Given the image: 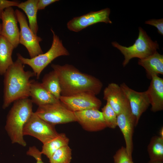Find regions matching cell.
Here are the masks:
<instances>
[{
  "label": "cell",
  "instance_id": "obj_1",
  "mask_svg": "<svg viewBox=\"0 0 163 163\" xmlns=\"http://www.w3.org/2000/svg\"><path fill=\"white\" fill-rule=\"evenodd\" d=\"M58 76L61 96H69L83 93L96 95L101 92L103 84L98 79L81 72L73 66L52 64Z\"/></svg>",
  "mask_w": 163,
  "mask_h": 163
},
{
  "label": "cell",
  "instance_id": "obj_2",
  "mask_svg": "<svg viewBox=\"0 0 163 163\" xmlns=\"http://www.w3.org/2000/svg\"><path fill=\"white\" fill-rule=\"evenodd\" d=\"M24 68V64L17 58L4 75V109L13 102L30 96V78L36 75L33 72L25 71Z\"/></svg>",
  "mask_w": 163,
  "mask_h": 163
},
{
  "label": "cell",
  "instance_id": "obj_3",
  "mask_svg": "<svg viewBox=\"0 0 163 163\" xmlns=\"http://www.w3.org/2000/svg\"><path fill=\"white\" fill-rule=\"evenodd\" d=\"M33 103L28 98L14 102L7 117L5 129L13 143L25 147L26 143L24 139V127L32 114Z\"/></svg>",
  "mask_w": 163,
  "mask_h": 163
},
{
  "label": "cell",
  "instance_id": "obj_4",
  "mask_svg": "<svg viewBox=\"0 0 163 163\" xmlns=\"http://www.w3.org/2000/svg\"><path fill=\"white\" fill-rule=\"evenodd\" d=\"M139 34L137 39L131 46L127 47L120 45L117 42H112V45L120 50L123 55V67L130 60L134 58L139 59L145 58L152 54L159 49L157 41H153L146 32L141 27L139 28Z\"/></svg>",
  "mask_w": 163,
  "mask_h": 163
},
{
  "label": "cell",
  "instance_id": "obj_5",
  "mask_svg": "<svg viewBox=\"0 0 163 163\" xmlns=\"http://www.w3.org/2000/svg\"><path fill=\"white\" fill-rule=\"evenodd\" d=\"M51 30L53 34V40L50 48L47 52L30 59L25 58L20 54H17L18 58L24 65H27L32 69L38 79L43 70L54 59L60 56L69 55L62 40L52 29Z\"/></svg>",
  "mask_w": 163,
  "mask_h": 163
},
{
  "label": "cell",
  "instance_id": "obj_6",
  "mask_svg": "<svg viewBox=\"0 0 163 163\" xmlns=\"http://www.w3.org/2000/svg\"><path fill=\"white\" fill-rule=\"evenodd\" d=\"M40 118L54 125L77 121L74 112L60 101L38 106L35 112Z\"/></svg>",
  "mask_w": 163,
  "mask_h": 163
},
{
  "label": "cell",
  "instance_id": "obj_7",
  "mask_svg": "<svg viewBox=\"0 0 163 163\" xmlns=\"http://www.w3.org/2000/svg\"><path fill=\"white\" fill-rule=\"evenodd\" d=\"M23 135L33 136L45 143L56 137L59 134L55 126L40 118L33 112L25 124Z\"/></svg>",
  "mask_w": 163,
  "mask_h": 163
},
{
  "label": "cell",
  "instance_id": "obj_8",
  "mask_svg": "<svg viewBox=\"0 0 163 163\" xmlns=\"http://www.w3.org/2000/svg\"><path fill=\"white\" fill-rule=\"evenodd\" d=\"M20 28L19 43L27 50L30 58L43 53L39 43L42 38L35 34L30 29L24 14L20 10L15 11Z\"/></svg>",
  "mask_w": 163,
  "mask_h": 163
},
{
  "label": "cell",
  "instance_id": "obj_9",
  "mask_svg": "<svg viewBox=\"0 0 163 163\" xmlns=\"http://www.w3.org/2000/svg\"><path fill=\"white\" fill-rule=\"evenodd\" d=\"M59 100L67 109L74 112L90 109L99 110L102 105V102L96 95L87 93L61 96Z\"/></svg>",
  "mask_w": 163,
  "mask_h": 163
},
{
  "label": "cell",
  "instance_id": "obj_10",
  "mask_svg": "<svg viewBox=\"0 0 163 163\" xmlns=\"http://www.w3.org/2000/svg\"><path fill=\"white\" fill-rule=\"evenodd\" d=\"M110 11L105 8L99 11H91L85 15L73 18L67 24L70 30L78 32L86 27L99 22L112 24L109 16Z\"/></svg>",
  "mask_w": 163,
  "mask_h": 163
},
{
  "label": "cell",
  "instance_id": "obj_11",
  "mask_svg": "<svg viewBox=\"0 0 163 163\" xmlns=\"http://www.w3.org/2000/svg\"><path fill=\"white\" fill-rule=\"evenodd\" d=\"M120 85L128 99L132 113L135 119L136 126L142 115L150 105L146 92L135 91L124 83Z\"/></svg>",
  "mask_w": 163,
  "mask_h": 163
},
{
  "label": "cell",
  "instance_id": "obj_12",
  "mask_svg": "<svg viewBox=\"0 0 163 163\" xmlns=\"http://www.w3.org/2000/svg\"><path fill=\"white\" fill-rule=\"evenodd\" d=\"M1 35L5 37L14 48L18 45L20 33L18 26V20L15 11L12 7L2 11Z\"/></svg>",
  "mask_w": 163,
  "mask_h": 163
},
{
  "label": "cell",
  "instance_id": "obj_13",
  "mask_svg": "<svg viewBox=\"0 0 163 163\" xmlns=\"http://www.w3.org/2000/svg\"><path fill=\"white\" fill-rule=\"evenodd\" d=\"M117 126L125 139V148L129 156L132 157L133 150V136L135 120L129 104L117 115Z\"/></svg>",
  "mask_w": 163,
  "mask_h": 163
},
{
  "label": "cell",
  "instance_id": "obj_14",
  "mask_svg": "<svg viewBox=\"0 0 163 163\" xmlns=\"http://www.w3.org/2000/svg\"><path fill=\"white\" fill-rule=\"evenodd\" d=\"M77 122L85 130L97 132L107 127L101 111L90 109L74 112Z\"/></svg>",
  "mask_w": 163,
  "mask_h": 163
},
{
  "label": "cell",
  "instance_id": "obj_15",
  "mask_svg": "<svg viewBox=\"0 0 163 163\" xmlns=\"http://www.w3.org/2000/svg\"><path fill=\"white\" fill-rule=\"evenodd\" d=\"M103 98L108 102L117 115L129 103L120 85L114 83L109 84L104 90Z\"/></svg>",
  "mask_w": 163,
  "mask_h": 163
},
{
  "label": "cell",
  "instance_id": "obj_16",
  "mask_svg": "<svg viewBox=\"0 0 163 163\" xmlns=\"http://www.w3.org/2000/svg\"><path fill=\"white\" fill-rule=\"evenodd\" d=\"M151 79L146 91L151 106V110L155 112L163 110V79L156 75H153Z\"/></svg>",
  "mask_w": 163,
  "mask_h": 163
},
{
  "label": "cell",
  "instance_id": "obj_17",
  "mask_svg": "<svg viewBox=\"0 0 163 163\" xmlns=\"http://www.w3.org/2000/svg\"><path fill=\"white\" fill-rule=\"evenodd\" d=\"M31 101L38 106L60 101L49 92L41 83L31 80L30 88Z\"/></svg>",
  "mask_w": 163,
  "mask_h": 163
},
{
  "label": "cell",
  "instance_id": "obj_18",
  "mask_svg": "<svg viewBox=\"0 0 163 163\" xmlns=\"http://www.w3.org/2000/svg\"><path fill=\"white\" fill-rule=\"evenodd\" d=\"M138 64L144 68L150 79L153 75L163 74V55L157 51L147 57L139 59Z\"/></svg>",
  "mask_w": 163,
  "mask_h": 163
},
{
  "label": "cell",
  "instance_id": "obj_19",
  "mask_svg": "<svg viewBox=\"0 0 163 163\" xmlns=\"http://www.w3.org/2000/svg\"><path fill=\"white\" fill-rule=\"evenodd\" d=\"M14 48L5 37L0 36V75H4L13 64L12 55Z\"/></svg>",
  "mask_w": 163,
  "mask_h": 163
},
{
  "label": "cell",
  "instance_id": "obj_20",
  "mask_svg": "<svg viewBox=\"0 0 163 163\" xmlns=\"http://www.w3.org/2000/svg\"><path fill=\"white\" fill-rule=\"evenodd\" d=\"M38 0H28L20 3L17 7L23 10L26 14L29 23V27L37 35L38 27L37 21V5Z\"/></svg>",
  "mask_w": 163,
  "mask_h": 163
},
{
  "label": "cell",
  "instance_id": "obj_21",
  "mask_svg": "<svg viewBox=\"0 0 163 163\" xmlns=\"http://www.w3.org/2000/svg\"><path fill=\"white\" fill-rule=\"evenodd\" d=\"M69 141V139L65 133H59L55 138L43 144L41 152L49 158L58 149L68 145Z\"/></svg>",
  "mask_w": 163,
  "mask_h": 163
},
{
  "label": "cell",
  "instance_id": "obj_22",
  "mask_svg": "<svg viewBox=\"0 0 163 163\" xmlns=\"http://www.w3.org/2000/svg\"><path fill=\"white\" fill-rule=\"evenodd\" d=\"M41 83L49 92L59 100L61 96V88L58 76L55 71L53 70L46 74Z\"/></svg>",
  "mask_w": 163,
  "mask_h": 163
},
{
  "label": "cell",
  "instance_id": "obj_23",
  "mask_svg": "<svg viewBox=\"0 0 163 163\" xmlns=\"http://www.w3.org/2000/svg\"><path fill=\"white\" fill-rule=\"evenodd\" d=\"M150 160L163 161V138L152 137L147 146Z\"/></svg>",
  "mask_w": 163,
  "mask_h": 163
},
{
  "label": "cell",
  "instance_id": "obj_24",
  "mask_svg": "<svg viewBox=\"0 0 163 163\" xmlns=\"http://www.w3.org/2000/svg\"><path fill=\"white\" fill-rule=\"evenodd\" d=\"M72 151L68 145L61 147L49 158L50 163H70L72 158Z\"/></svg>",
  "mask_w": 163,
  "mask_h": 163
},
{
  "label": "cell",
  "instance_id": "obj_25",
  "mask_svg": "<svg viewBox=\"0 0 163 163\" xmlns=\"http://www.w3.org/2000/svg\"><path fill=\"white\" fill-rule=\"evenodd\" d=\"M101 112L107 127L116 128L117 126V115L108 102L102 108Z\"/></svg>",
  "mask_w": 163,
  "mask_h": 163
},
{
  "label": "cell",
  "instance_id": "obj_26",
  "mask_svg": "<svg viewBox=\"0 0 163 163\" xmlns=\"http://www.w3.org/2000/svg\"><path fill=\"white\" fill-rule=\"evenodd\" d=\"M114 163H133L132 157L128 154L125 147L122 146L113 156Z\"/></svg>",
  "mask_w": 163,
  "mask_h": 163
},
{
  "label": "cell",
  "instance_id": "obj_27",
  "mask_svg": "<svg viewBox=\"0 0 163 163\" xmlns=\"http://www.w3.org/2000/svg\"><path fill=\"white\" fill-rule=\"evenodd\" d=\"M27 154L33 157L37 161V163H44L42 160L41 152L35 146L30 147L27 152Z\"/></svg>",
  "mask_w": 163,
  "mask_h": 163
},
{
  "label": "cell",
  "instance_id": "obj_28",
  "mask_svg": "<svg viewBox=\"0 0 163 163\" xmlns=\"http://www.w3.org/2000/svg\"><path fill=\"white\" fill-rule=\"evenodd\" d=\"M145 23L155 27L157 29L158 32L162 35H163V18L151 19L145 21Z\"/></svg>",
  "mask_w": 163,
  "mask_h": 163
},
{
  "label": "cell",
  "instance_id": "obj_29",
  "mask_svg": "<svg viewBox=\"0 0 163 163\" xmlns=\"http://www.w3.org/2000/svg\"><path fill=\"white\" fill-rule=\"evenodd\" d=\"M20 3L18 2L9 1L6 0H0V10L2 11L6 8L12 7L17 6Z\"/></svg>",
  "mask_w": 163,
  "mask_h": 163
},
{
  "label": "cell",
  "instance_id": "obj_30",
  "mask_svg": "<svg viewBox=\"0 0 163 163\" xmlns=\"http://www.w3.org/2000/svg\"><path fill=\"white\" fill-rule=\"evenodd\" d=\"M59 1L58 0H38L37 5L38 10L44 9L48 5L56 2Z\"/></svg>",
  "mask_w": 163,
  "mask_h": 163
},
{
  "label": "cell",
  "instance_id": "obj_31",
  "mask_svg": "<svg viewBox=\"0 0 163 163\" xmlns=\"http://www.w3.org/2000/svg\"><path fill=\"white\" fill-rule=\"evenodd\" d=\"M147 163H163V161L157 160H150Z\"/></svg>",
  "mask_w": 163,
  "mask_h": 163
},
{
  "label": "cell",
  "instance_id": "obj_32",
  "mask_svg": "<svg viewBox=\"0 0 163 163\" xmlns=\"http://www.w3.org/2000/svg\"><path fill=\"white\" fill-rule=\"evenodd\" d=\"M159 134V136L163 138V127L162 126L160 129Z\"/></svg>",
  "mask_w": 163,
  "mask_h": 163
},
{
  "label": "cell",
  "instance_id": "obj_33",
  "mask_svg": "<svg viewBox=\"0 0 163 163\" xmlns=\"http://www.w3.org/2000/svg\"><path fill=\"white\" fill-rule=\"evenodd\" d=\"M2 11L0 10V20L1 19V15ZM1 30H2V24L0 22V36L1 35Z\"/></svg>",
  "mask_w": 163,
  "mask_h": 163
}]
</instances>
